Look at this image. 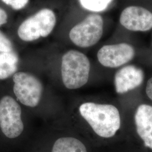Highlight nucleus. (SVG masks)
<instances>
[{
  "label": "nucleus",
  "mask_w": 152,
  "mask_h": 152,
  "mask_svg": "<svg viewBox=\"0 0 152 152\" xmlns=\"http://www.w3.org/2000/svg\"><path fill=\"white\" fill-rule=\"evenodd\" d=\"M79 112L94 132L102 138H112L120 129V112L113 105L86 102L80 106Z\"/></svg>",
  "instance_id": "obj_1"
},
{
  "label": "nucleus",
  "mask_w": 152,
  "mask_h": 152,
  "mask_svg": "<svg viewBox=\"0 0 152 152\" xmlns=\"http://www.w3.org/2000/svg\"><path fill=\"white\" fill-rule=\"evenodd\" d=\"M90 72V62L81 52L71 50L61 58V75L64 86L69 90H76L87 83Z\"/></svg>",
  "instance_id": "obj_2"
},
{
  "label": "nucleus",
  "mask_w": 152,
  "mask_h": 152,
  "mask_svg": "<svg viewBox=\"0 0 152 152\" xmlns=\"http://www.w3.org/2000/svg\"><path fill=\"white\" fill-rule=\"evenodd\" d=\"M24 130L19 103L9 94L0 96V135L7 140H14Z\"/></svg>",
  "instance_id": "obj_3"
},
{
  "label": "nucleus",
  "mask_w": 152,
  "mask_h": 152,
  "mask_svg": "<svg viewBox=\"0 0 152 152\" xmlns=\"http://www.w3.org/2000/svg\"><path fill=\"white\" fill-rule=\"evenodd\" d=\"M11 78L12 92L16 100L28 107H36L41 100L44 91L39 79L25 72H17Z\"/></svg>",
  "instance_id": "obj_4"
},
{
  "label": "nucleus",
  "mask_w": 152,
  "mask_h": 152,
  "mask_svg": "<svg viewBox=\"0 0 152 152\" xmlns=\"http://www.w3.org/2000/svg\"><path fill=\"white\" fill-rule=\"evenodd\" d=\"M56 22L54 11L49 9H42L22 23L18 29V36L26 42L46 37L53 31Z\"/></svg>",
  "instance_id": "obj_5"
},
{
  "label": "nucleus",
  "mask_w": 152,
  "mask_h": 152,
  "mask_svg": "<svg viewBox=\"0 0 152 152\" xmlns=\"http://www.w3.org/2000/svg\"><path fill=\"white\" fill-rule=\"evenodd\" d=\"M103 27L102 16L98 14H92L72 28L69 34V38L78 47L90 48L100 41L103 36Z\"/></svg>",
  "instance_id": "obj_6"
},
{
  "label": "nucleus",
  "mask_w": 152,
  "mask_h": 152,
  "mask_svg": "<svg viewBox=\"0 0 152 152\" xmlns=\"http://www.w3.org/2000/svg\"><path fill=\"white\" fill-rule=\"evenodd\" d=\"M135 55L132 46L127 43L107 45L98 51L97 58L102 65L114 68L124 65L132 60Z\"/></svg>",
  "instance_id": "obj_7"
},
{
  "label": "nucleus",
  "mask_w": 152,
  "mask_h": 152,
  "mask_svg": "<svg viewBox=\"0 0 152 152\" xmlns=\"http://www.w3.org/2000/svg\"><path fill=\"white\" fill-rule=\"evenodd\" d=\"M120 24L133 32H147L152 29V12L141 6H130L121 12Z\"/></svg>",
  "instance_id": "obj_8"
},
{
  "label": "nucleus",
  "mask_w": 152,
  "mask_h": 152,
  "mask_svg": "<svg viewBox=\"0 0 152 152\" xmlns=\"http://www.w3.org/2000/svg\"><path fill=\"white\" fill-rule=\"evenodd\" d=\"M142 70L133 65L125 66L117 71L114 76L116 92L124 94L141 85L144 81Z\"/></svg>",
  "instance_id": "obj_9"
},
{
  "label": "nucleus",
  "mask_w": 152,
  "mask_h": 152,
  "mask_svg": "<svg viewBox=\"0 0 152 152\" xmlns=\"http://www.w3.org/2000/svg\"><path fill=\"white\" fill-rule=\"evenodd\" d=\"M136 131L143 145L152 151V106L141 104L135 114Z\"/></svg>",
  "instance_id": "obj_10"
},
{
  "label": "nucleus",
  "mask_w": 152,
  "mask_h": 152,
  "mask_svg": "<svg viewBox=\"0 0 152 152\" xmlns=\"http://www.w3.org/2000/svg\"><path fill=\"white\" fill-rule=\"evenodd\" d=\"M51 152H88L86 145L80 139L63 136L55 141Z\"/></svg>",
  "instance_id": "obj_11"
},
{
  "label": "nucleus",
  "mask_w": 152,
  "mask_h": 152,
  "mask_svg": "<svg viewBox=\"0 0 152 152\" xmlns=\"http://www.w3.org/2000/svg\"><path fill=\"white\" fill-rule=\"evenodd\" d=\"M19 58L14 51L0 53V81L11 78L18 71Z\"/></svg>",
  "instance_id": "obj_12"
},
{
  "label": "nucleus",
  "mask_w": 152,
  "mask_h": 152,
  "mask_svg": "<svg viewBox=\"0 0 152 152\" xmlns=\"http://www.w3.org/2000/svg\"><path fill=\"white\" fill-rule=\"evenodd\" d=\"M113 0H79L81 5L86 10L101 12L107 9Z\"/></svg>",
  "instance_id": "obj_13"
},
{
  "label": "nucleus",
  "mask_w": 152,
  "mask_h": 152,
  "mask_svg": "<svg viewBox=\"0 0 152 152\" xmlns=\"http://www.w3.org/2000/svg\"><path fill=\"white\" fill-rule=\"evenodd\" d=\"M13 50V46L10 40L0 32V53L11 52Z\"/></svg>",
  "instance_id": "obj_14"
},
{
  "label": "nucleus",
  "mask_w": 152,
  "mask_h": 152,
  "mask_svg": "<svg viewBox=\"0 0 152 152\" xmlns=\"http://www.w3.org/2000/svg\"><path fill=\"white\" fill-rule=\"evenodd\" d=\"M5 4L10 6L14 10H19L27 5L29 0H2Z\"/></svg>",
  "instance_id": "obj_15"
},
{
  "label": "nucleus",
  "mask_w": 152,
  "mask_h": 152,
  "mask_svg": "<svg viewBox=\"0 0 152 152\" xmlns=\"http://www.w3.org/2000/svg\"><path fill=\"white\" fill-rule=\"evenodd\" d=\"M7 22V14L4 10L0 8V26L6 24Z\"/></svg>",
  "instance_id": "obj_16"
},
{
  "label": "nucleus",
  "mask_w": 152,
  "mask_h": 152,
  "mask_svg": "<svg viewBox=\"0 0 152 152\" xmlns=\"http://www.w3.org/2000/svg\"><path fill=\"white\" fill-rule=\"evenodd\" d=\"M146 93L148 96L152 100V77L148 80L147 83Z\"/></svg>",
  "instance_id": "obj_17"
}]
</instances>
